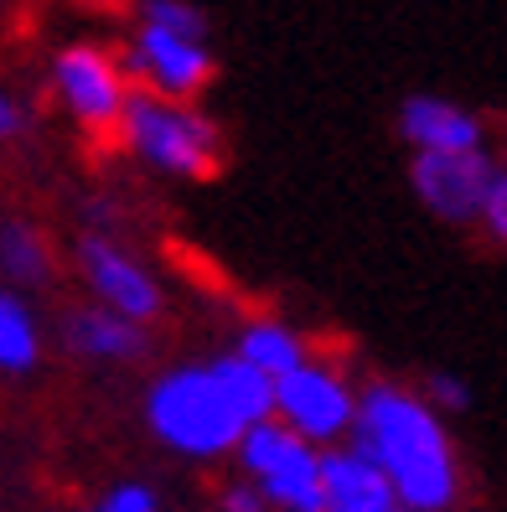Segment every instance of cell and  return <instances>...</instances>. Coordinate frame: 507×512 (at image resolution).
I'll return each instance as SVG.
<instances>
[{"label": "cell", "instance_id": "7402d4cb", "mask_svg": "<svg viewBox=\"0 0 507 512\" xmlns=\"http://www.w3.org/2000/svg\"><path fill=\"white\" fill-rule=\"evenodd\" d=\"M389 512H414V507H404V502H394V507H389Z\"/></svg>", "mask_w": 507, "mask_h": 512}, {"label": "cell", "instance_id": "8fae6325", "mask_svg": "<svg viewBox=\"0 0 507 512\" xmlns=\"http://www.w3.org/2000/svg\"><path fill=\"white\" fill-rule=\"evenodd\" d=\"M321 487H326V512H389L399 502L389 471L352 440L337 450H321Z\"/></svg>", "mask_w": 507, "mask_h": 512}, {"label": "cell", "instance_id": "9a60e30c", "mask_svg": "<svg viewBox=\"0 0 507 512\" xmlns=\"http://www.w3.org/2000/svg\"><path fill=\"white\" fill-rule=\"evenodd\" d=\"M233 352L249 357V363H254L259 373H270V378H285V373H295L301 363H311L306 337H301L295 326H285V321H249Z\"/></svg>", "mask_w": 507, "mask_h": 512}, {"label": "cell", "instance_id": "52a82bcc", "mask_svg": "<svg viewBox=\"0 0 507 512\" xmlns=\"http://www.w3.org/2000/svg\"><path fill=\"white\" fill-rule=\"evenodd\" d=\"M119 52H125V68L140 94L197 104L218 78L213 47L197 37H182V32H166V26H151V21H135V32L125 37Z\"/></svg>", "mask_w": 507, "mask_h": 512}, {"label": "cell", "instance_id": "603a6c76", "mask_svg": "<svg viewBox=\"0 0 507 512\" xmlns=\"http://www.w3.org/2000/svg\"><path fill=\"white\" fill-rule=\"evenodd\" d=\"M6 6H11V0H0V11H6Z\"/></svg>", "mask_w": 507, "mask_h": 512}, {"label": "cell", "instance_id": "3957f363", "mask_svg": "<svg viewBox=\"0 0 507 512\" xmlns=\"http://www.w3.org/2000/svg\"><path fill=\"white\" fill-rule=\"evenodd\" d=\"M119 145L156 176H171V182H213L228 161V145L213 114H202L197 104L182 99L140 94V88L125 109V125H119Z\"/></svg>", "mask_w": 507, "mask_h": 512}, {"label": "cell", "instance_id": "30bf717a", "mask_svg": "<svg viewBox=\"0 0 507 512\" xmlns=\"http://www.w3.org/2000/svg\"><path fill=\"white\" fill-rule=\"evenodd\" d=\"M63 347L83 363H104V368H125V363H140L151 337H145V326L119 316L99 300H83V306H68L63 311Z\"/></svg>", "mask_w": 507, "mask_h": 512}, {"label": "cell", "instance_id": "7a4b0ae2", "mask_svg": "<svg viewBox=\"0 0 507 512\" xmlns=\"http://www.w3.org/2000/svg\"><path fill=\"white\" fill-rule=\"evenodd\" d=\"M145 425L176 456L218 461V456L238 450L249 419L238 414V404L223 388L213 363H182V368H166L151 383V394H145Z\"/></svg>", "mask_w": 507, "mask_h": 512}, {"label": "cell", "instance_id": "4fadbf2b", "mask_svg": "<svg viewBox=\"0 0 507 512\" xmlns=\"http://www.w3.org/2000/svg\"><path fill=\"white\" fill-rule=\"evenodd\" d=\"M57 280V249L52 238L32 223L0 228V285L11 290H47Z\"/></svg>", "mask_w": 507, "mask_h": 512}, {"label": "cell", "instance_id": "5bb4252c", "mask_svg": "<svg viewBox=\"0 0 507 512\" xmlns=\"http://www.w3.org/2000/svg\"><path fill=\"white\" fill-rule=\"evenodd\" d=\"M37 363H42V321L26 290L0 285V373L26 378Z\"/></svg>", "mask_w": 507, "mask_h": 512}, {"label": "cell", "instance_id": "277c9868", "mask_svg": "<svg viewBox=\"0 0 507 512\" xmlns=\"http://www.w3.org/2000/svg\"><path fill=\"white\" fill-rule=\"evenodd\" d=\"M52 99L83 135L119 140L125 109L135 99V78L125 68V52L104 42H68L52 52Z\"/></svg>", "mask_w": 507, "mask_h": 512}, {"label": "cell", "instance_id": "d6986e66", "mask_svg": "<svg viewBox=\"0 0 507 512\" xmlns=\"http://www.w3.org/2000/svg\"><path fill=\"white\" fill-rule=\"evenodd\" d=\"M482 228L507 249V171L492 176V192H487V207H482Z\"/></svg>", "mask_w": 507, "mask_h": 512}, {"label": "cell", "instance_id": "7c38bea8", "mask_svg": "<svg viewBox=\"0 0 507 512\" xmlns=\"http://www.w3.org/2000/svg\"><path fill=\"white\" fill-rule=\"evenodd\" d=\"M399 135L414 150H482V119L451 99L409 94L399 104Z\"/></svg>", "mask_w": 507, "mask_h": 512}, {"label": "cell", "instance_id": "8992f818", "mask_svg": "<svg viewBox=\"0 0 507 512\" xmlns=\"http://www.w3.org/2000/svg\"><path fill=\"white\" fill-rule=\"evenodd\" d=\"M73 269L83 290L99 300V306L130 316L140 326H151L161 311H166V290L161 280L151 275V264L135 259L109 228H83L78 244H73Z\"/></svg>", "mask_w": 507, "mask_h": 512}, {"label": "cell", "instance_id": "ffe728a7", "mask_svg": "<svg viewBox=\"0 0 507 512\" xmlns=\"http://www.w3.org/2000/svg\"><path fill=\"white\" fill-rule=\"evenodd\" d=\"M218 512H275V507L254 481H228V487L218 492Z\"/></svg>", "mask_w": 507, "mask_h": 512}, {"label": "cell", "instance_id": "5b68a950", "mask_svg": "<svg viewBox=\"0 0 507 512\" xmlns=\"http://www.w3.org/2000/svg\"><path fill=\"white\" fill-rule=\"evenodd\" d=\"M238 466L254 487L270 497L275 512H326V487H321V450L295 435L285 419H259L238 440Z\"/></svg>", "mask_w": 507, "mask_h": 512}, {"label": "cell", "instance_id": "6da1fadb", "mask_svg": "<svg viewBox=\"0 0 507 512\" xmlns=\"http://www.w3.org/2000/svg\"><path fill=\"white\" fill-rule=\"evenodd\" d=\"M357 450L389 471L394 492L414 512H445L461 497V461L445 435V414L404 383H368L357 394V425L347 435Z\"/></svg>", "mask_w": 507, "mask_h": 512}, {"label": "cell", "instance_id": "e0dca14e", "mask_svg": "<svg viewBox=\"0 0 507 512\" xmlns=\"http://www.w3.org/2000/svg\"><path fill=\"white\" fill-rule=\"evenodd\" d=\"M425 399H430L440 414H466V409H471V388H466L456 373H430V378H425Z\"/></svg>", "mask_w": 507, "mask_h": 512}, {"label": "cell", "instance_id": "9c48e42d", "mask_svg": "<svg viewBox=\"0 0 507 512\" xmlns=\"http://www.w3.org/2000/svg\"><path fill=\"white\" fill-rule=\"evenodd\" d=\"M497 161L487 150H414L409 182L440 223H482Z\"/></svg>", "mask_w": 507, "mask_h": 512}, {"label": "cell", "instance_id": "44dd1931", "mask_svg": "<svg viewBox=\"0 0 507 512\" xmlns=\"http://www.w3.org/2000/svg\"><path fill=\"white\" fill-rule=\"evenodd\" d=\"M16 135H21V104L6 94V88H0V145L16 140Z\"/></svg>", "mask_w": 507, "mask_h": 512}, {"label": "cell", "instance_id": "ac0fdd59", "mask_svg": "<svg viewBox=\"0 0 507 512\" xmlns=\"http://www.w3.org/2000/svg\"><path fill=\"white\" fill-rule=\"evenodd\" d=\"M88 512H161V502H156V492L145 487V481H119V487L99 507H88Z\"/></svg>", "mask_w": 507, "mask_h": 512}, {"label": "cell", "instance_id": "2e32d148", "mask_svg": "<svg viewBox=\"0 0 507 512\" xmlns=\"http://www.w3.org/2000/svg\"><path fill=\"white\" fill-rule=\"evenodd\" d=\"M140 21L166 26V32H182V37H197V42H207V32H213V21H207V11L197 6V0H140Z\"/></svg>", "mask_w": 507, "mask_h": 512}, {"label": "cell", "instance_id": "ba28073f", "mask_svg": "<svg viewBox=\"0 0 507 512\" xmlns=\"http://www.w3.org/2000/svg\"><path fill=\"white\" fill-rule=\"evenodd\" d=\"M275 419H285L311 445H332V440L352 435V425H357V388L337 368L311 357L295 373L275 378Z\"/></svg>", "mask_w": 507, "mask_h": 512}]
</instances>
